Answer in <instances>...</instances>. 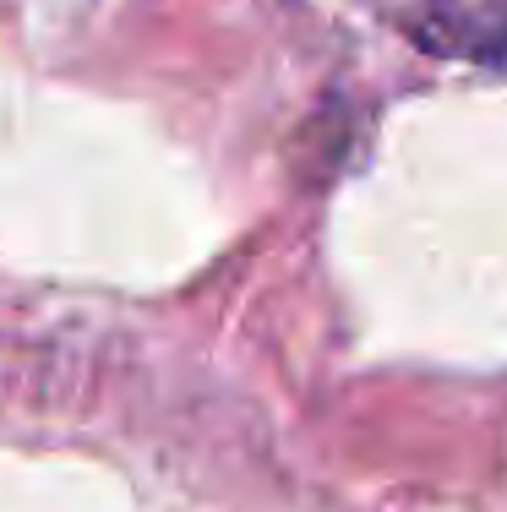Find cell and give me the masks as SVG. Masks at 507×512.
<instances>
[{"mask_svg": "<svg viewBox=\"0 0 507 512\" xmlns=\"http://www.w3.org/2000/svg\"><path fill=\"white\" fill-rule=\"evenodd\" d=\"M426 44L469 60L507 66V0H431Z\"/></svg>", "mask_w": 507, "mask_h": 512, "instance_id": "1", "label": "cell"}]
</instances>
